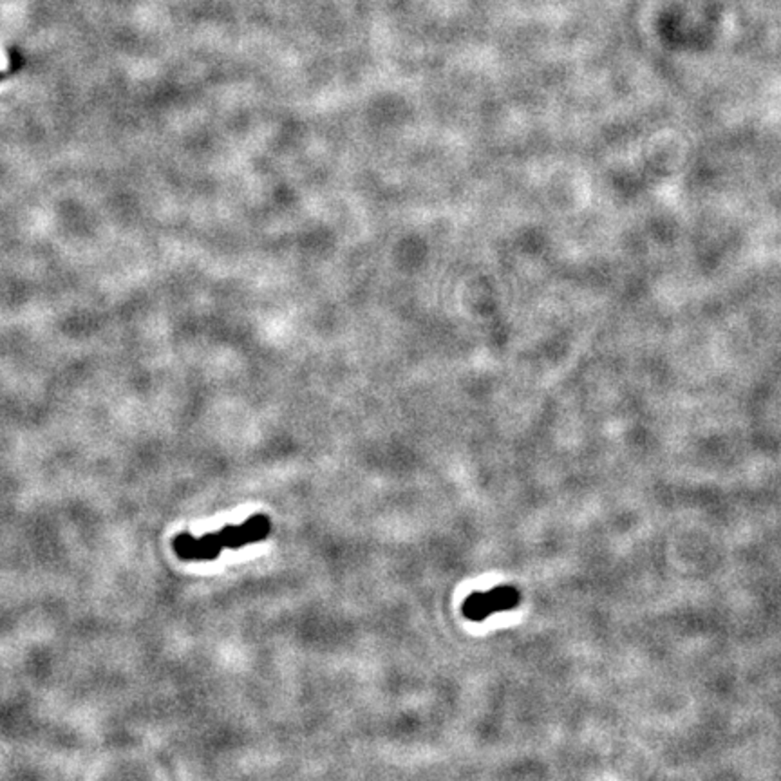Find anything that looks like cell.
I'll list each match as a JSON object with an SVG mask.
<instances>
[{"instance_id":"obj_1","label":"cell","mask_w":781,"mask_h":781,"mask_svg":"<svg viewBox=\"0 0 781 781\" xmlns=\"http://www.w3.org/2000/svg\"><path fill=\"white\" fill-rule=\"evenodd\" d=\"M519 603V595L514 588H495L490 592L472 593L463 603V615L470 620L487 619L490 613L501 610H510Z\"/></svg>"},{"instance_id":"obj_2","label":"cell","mask_w":781,"mask_h":781,"mask_svg":"<svg viewBox=\"0 0 781 781\" xmlns=\"http://www.w3.org/2000/svg\"><path fill=\"white\" fill-rule=\"evenodd\" d=\"M271 523L270 518L264 514L252 515V518L244 521L239 526H225L223 530L216 532L217 539L223 545V548H232L237 550L241 546L252 545V543L264 541V539L270 535Z\"/></svg>"},{"instance_id":"obj_3","label":"cell","mask_w":781,"mask_h":781,"mask_svg":"<svg viewBox=\"0 0 781 781\" xmlns=\"http://www.w3.org/2000/svg\"><path fill=\"white\" fill-rule=\"evenodd\" d=\"M174 550L183 561H213L223 552V545L216 532L205 534L199 539L183 532L174 539Z\"/></svg>"}]
</instances>
